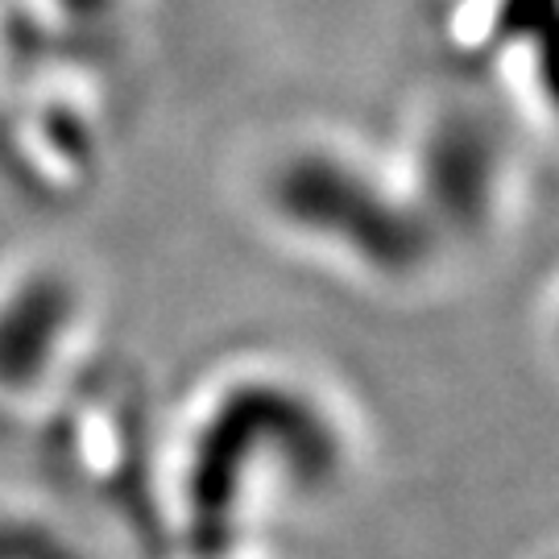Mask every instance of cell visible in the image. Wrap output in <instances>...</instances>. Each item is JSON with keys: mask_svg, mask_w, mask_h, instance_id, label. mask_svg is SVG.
I'll return each instance as SVG.
<instances>
[{"mask_svg": "<svg viewBox=\"0 0 559 559\" xmlns=\"http://www.w3.org/2000/svg\"><path fill=\"white\" fill-rule=\"evenodd\" d=\"M344 468V427L311 385L274 373L237 378L191 431L182 468L191 531L233 543L258 506L323 498Z\"/></svg>", "mask_w": 559, "mask_h": 559, "instance_id": "cell-1", "label": "cell"}, {"mask_svg": "<svg viewBox=\"0 0 559 559\" xmlns=\"http://www.w3.org/2000/svg\"><path fill=\"white\" fill-rule=\"evenodd\" d=\"M320 182H328V195L311 191L295 175L282 182V212L286 221L299 224L320 245H332L336 253L353 258L357 270L373 278H411L427 258V240L415 224L402 216L399 207L381 200L369 182H344L336 170H316Z\"/></svg>", "mask_w": 559, "mask_h": 559, "instance_id": "cell-2", "label": "cell"}, {"mask_svg": "<svg viewBox=\"0 0 559 559\" xmlns=\"http://www.w3.org/2000/svg\"><path fill=\"white\" fill-rule=\"evenodd\" d=\"M80 320V295L59 278L17 282L0 295V390L21 394L55 373Z\"/></svg>", "mask_w": 559, "mask_h": 559, "instance_id": "cell-3", "label": "cell"}]
</instances>
